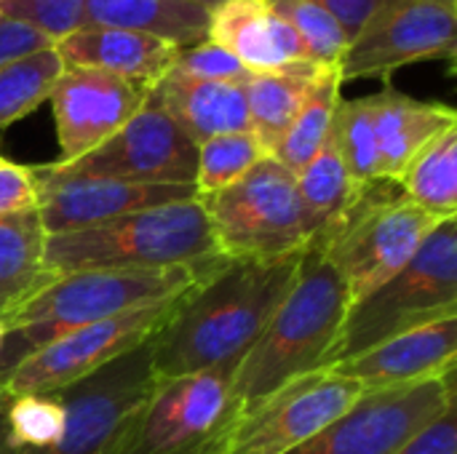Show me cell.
<instances>
[{
  "mask_svg": "<svg viewBox=\"0 0 457 454\" xmlns=\"http://www.w3.org/2000/svg\"><path fill=\"white\" fill-rule=\"evenodd\" d=\"M305 252L278 260H225L190 289L150 343L155 380L233 375L292 292Z\"/></svg>",
  "mask_w": 457,
  "mask_h": 454,
  "instance_id": "6da1fadb",
  "label": "cell"
},
{
  "mask_svg": "<svg viewBox=\"0 0 457 454\" xmlns=\"http://www.w3.org/2000/svg\"><path fill=\"white\" fill-rule=\"evenodd\" d=\"M225 260L174 268L80 270L56 276L5 318L0 380L29 353L88 324H99L150 302H166L195 289Z\"/></svg>",
  "mask_w": 457,
  "mask_h": 454,
  "instance_id": "7a4b0ae2",
  "label": "cell"
},
{
  "mask_svg": "<svg viewBox=\"0 0 457 454\" xmlns=\"http://www.w3.org/2000/svg\"><path fill=\"white\" fill-rule=\"evenodd\" d=\"M348 310V289L313 241L303 257L292 292L252 351L233 369L230 393L238 417L292 380L327 369Z\"/></svg>",
  "mask_w": 457,
  "mask_h": 454,
  "instance_id": "3957f363",
  "label": "cell"
},
{
  "mask_svg": "<svg viewBox=\"0 0 457 454\" xmlns=\"http://www.w3.org/2000/svg\"><path fill=\"white\" fill-rule=\"evenodd\" d=\"M220 260L198 198L134 211L94 227L46 235L43 265L56 276L80 270L174 268Z\"/></svg>",
  "mask_w": 457,
  "mask_h": 454,
  "instance_id": "277c9868",
  "label": "cell"
},
{
  "mask_svg": "<svg viewBox=\"0 0 457 454\" xmlns=\"http://www.w3.org/2000/svg\"><path fill=\"white\" fill-rule=\"evenodd\" d=\"M439 222L445 219L404 198L399 185L375 182L359 193L316 244L340 273L351 305H356L402 273Z\"/></svg>",
  "mask_w": 457,
  "mask_h": 454,
  "instance_id": "5b68a950",
  "label": "cell"
},
{
  "mask_svg": "<svg viewBox=\"0 0 457 454\" xmlns=\"http://www.w3.org/2000/svg\"><path fill=\"white\" fill-rule=\"evenodd\" d=\"M457 318V222H439L410 265L351 305L329 367L396 334ZM327 367V369H329Z\"/></svg>",
  "mask_w": 457,
  "mask_h": 454,
  "instance_id": "8992f818",
  "label": "cell"
},
{
  "mask_svg": "<svg viewBox=\"0 0 457 454\" xmlns=\"http://www.w3.org/2000/svg\"><path fill=\"white\" fill-rule=\"evenodd\" d=\"M198 201L222 260H278L308 249L321 233L297 193V177L273 155Z\"/></svg>",
  "mask_w": 457,
  "mask_h": 454,
  "instance_id": "52a82bcc",
  "label": "cell"
},
{
  "mask_svg": "<svg viewBox=\"0 0 457 454\" xmlns=\"http://www.w3.org/2000/svg\"><path fill=\"white\" fill-rule=\"evenodd\" d=\"M230 372L155 380L107 454H214L238 423Z\"/></svg>",
  "mask_w": 457,
  "mask_h": 454,
  "instance_id": "ba28073f",
  "label": "cell"
},
{
  "mask_svg": "<svg viewBox=\"0 0 457 454\" xmlns=\"http://www.w3.org/2000/svg\"><path fill=\"white\" fill-rule=\"evenodd\" d=\"M185 297V294H182ZM166 302H150L142 308H134L129 313H120L115 318L80 326L75 332H67L64 337L43 345L40 351L21 359L3 380L0 385L11 399L16 396H54L102 367L112 364L115 359L142 348L150 343L177 313L179 300Z\"/></svg>",
  "mask_w": 457,
  "mask_h": 454,
  "instance_id": "9c48e42d",
  "label": "cell"
},
{
  "mask_svg": "<svg viewBox=\"0 0 457 454\" xmlns=\"http://www.w3.org/2000/svg\"><path fill=\"white\" fill-rule=\"evenodd\" d=\"M455 404V372L436 380L367 391L351 409L289 454H399Z\"/></svg>",
  "mask_w": 457,
  "mask_h": 454,
  "instance_id": "30bf717a",
  "label": "cell"
},
{
  "mask_svg": "<svg viewBox=\"0 0 457 454\" xmlns=\"http://www.w3.org/2000/svg\"><path fill=\"white\" fill-rule=\"evenodd\" d=\"M457 0H388L351 37L337 62L340 80L388 78L415 62H455Z\"/></svg>",
  "mask_w": 457,
  "mask_h": 454,
  "instance_id": "8fae6325",
  "label": "cell"
},
{
  "mask_svg": "<svg viewBox=\"0 0 457 454\" xmlns=\"http://www.w3.org/2000/svg\"><path fill=\"white\" fill-rule=\"evenodd\" d=\"M364 393L359 383L332 369L311 372L241 415L214 454H289L351 409Z\"/></svg>",
  "mask_w": 457,
  "mask_h": 454,
  "instance_id": "7c38bea8",
  "label": "cell"
},
{
  "mask_svg": "<svg viewBox=\"0 0 457 454\" xmlns=\"http://www.w3.org/2000/svg\"><path fill=\"white\" fill-rule=\"evenodd\" d=\"M153 343V340H150ZM115 359L91 377L54 393L64 407V433L46 450H19L16 454H107L129 417L150 393L153 345Z\"/></svg>",
  "mask_w": 457,
  "mask_h": 454,
  "instance_id": "4fadbf2b",
  "label": "cell"
},
{
  "mask_svg": "<svg viewBox=\"0 0 457 454\" xmlns=\"http://www.w3.org/2000/svg\"><path fill=\"white\" fill-rule=\"evenodd\" d=\"M62 174L150 185H195L198 144L153 102L107 142L70 163H51Z\"/></svg>",
  "mask_w": 457,
  "mask_h": 454,
  "instance_id": "5bb4252c",
  "label": "cell"
},
{
  "mask_svg": "<svg viewBox=\"0 0 457 454\" xmlns=\"http://www.w3.org/2000/svg\"><path fill=\"white\" fill-rule=\"evenodd\" d=\"M37 187V219L46 235L94 227L134 211L198 198L195 185H150L102 177H72L51 163L29 166Z\"/></svg>",
  "mask_w": 457,
  "mask_h": 454,
  "instance_id": "9a60e30c",
  "label": "cell"
},
{
  "mask_svg": "<svg viewBox=\"0 0 457 454\" xmlns=\"http://www.w3.org/2000/svg\"><path fill=\"white\" fill-rule=\"evenodd\" d=\"M59 163L83 158L120 131L145 104L147 94L91 67H64L51 88Z\"/></svg>",
  "mask_w": 457,
  "mask_h": 454,
  "instance_id": "2e32d148",
  "label": "cell"
},
{
  "mask_svg": "<svg viewBox=\"0 0 457 454\" xmlns=\"http://www.w3.org/2000/svg\"><path fill=\"white\" fill-rule=\"evenodd\" d=\"M457 367V318L396 334L353 359L329 367L364 391L410 385L453 375Z\"/></svg>",
  "mask_w": 457,
  "mask_h": 454,
  "instance_id": "e0dca14e",
  "label": "cell"
},
{
  "mask_svg": "<svg viewBox=\"0 0 457 454\" xmlns=\"http://www.w3.org/2000/svg\"><path fill=\"white\" fill-rule=\"evenodd\" d=\"M56 54L64 67L104 70L150 94L174 70L179 48L145 32L83 24L56 43Z\"/></svg>",
  "mask_w": 457,
  "mask_h": 454,
  "instance_id": "ac0fdd59",
  "label": "cell"
},
{
  "mask_svg": "<svg viewBox=\"0 0 457 454\" xmlns=\"http://www.w3.org/2000/svg\"><path fill=\"white\" fill-rule=\"evenodd\" d=\"M206 40L230 51L252 72H278L311 62L297 32L270 11L268 0H222L209 13Z\"/></svg>",
  "mask_w": 457,
  "mask_h": 454,
  "instance_id": "d6986e66",
  "label": "cell"
},
{
  "mask_svg": "<svg viewBox=\"0 0 457 454\" xmlns=\"http://www.w3.org/2000/svg\"><path fill=\"white\" fill-rule=\"evenodd\" d=\"M380 182L399 185L412 158L439 134L457 126V112L442 102H420L391 86L372 94Z\"/></svg>",
  "mask_w": 457,
  "mask_h": 454,
  "instance_id": "ffe728a7",
  "label": "cell"
},
{
  "mask_svg": "<svg viewBox=\"0 0 457 454\" xmlns=\"http://www.w3.org/2000/svg\"><path fill=\"white\" fill-rule=\"evenodd\" d=\"M147 102L161 107L195 144L220 134L249 131L244 86L201 80L171 70L147 94Z\"/></svg>",
  "mask_w": 457,
  "mask_h": 454,
  "instance_id": "44dd1931",
  "label": "cell"
},
{
  "mask_svg": "<svg viewBox=\"0 0 457 454\" xmlns=\"http://www.w3.org/2000/svg\"><path fill=\"white\" fill-rule=\"evenodd\" d=\"M327 70L329 67H319L313 62H297L278 72H257L244 83L249 131L265 155L276 153L308 94Z\"/></svg>",
  "mask_w": 457,
  "mask_h": 454,
  "instance_id": "7402d4cb",
  "label": "cell"
},
{
  "mask_svg": "<svg viewBox=\"0 0 457 454\" xmlns=\"http://www.w3.org/2000/svg\"><path fill=\"white\" fill-rule=\"evenodd\" d=\"M209 13L190 0H86V24L145 32L177 48L209 37Z\"/></svg>",
  "mask_w": 457,
  "mask_h": 454,
  "instance_id": "603a6c76",
  "label": "cell"
},
{
  "mask_svg": "<svg viewBox=\"0 0 457 454\" xmlns=\"http://www.w3.org/2000/svg\"><path fill=\"white\" fill-rule=\"evenodd\" d=\"M43 246L37 209L0 219V318L54 281L43 265Z\"/></svg>",
  "mask_w": 457,
  "mask_h": 454,
  "instance_id": "cb8c5ba5",
  "label": "cell"
},
{
  "mask_svg": "<svg viewBox=\"0 0 457 454\" xmlns=\"http://www.w3.org/2000/svg\"><path fill=\"white\" fill-rule=\"evenodd\" d=\"M399 190L436 219L457 217V126L428 142L399 179Z\"/></svg>",
  "mask_w": 457,
  "mask_h": 454,
  "instance_id": "d4e9b609",
  "label": "cell"
},
{
  "mask_svg": "<svg viewBox=\"0 0 457 454\" xmlns=\"http://www.w3.org/2000/svg\"><path fill=\"white\" fill-rule=\"evenodd\" d=\"M361 190L364 187H359L351 179L345 161L340 155L335 131L329 128V134H327L324 144L319 147V153L313 155V161L297 174V193H300L308 214L319 225V230L324 233L337 217H343V211L359 198Z\"/></svg>",
  "mask_w": 457,
  "mask_h": 454,
  "instance_id": "484cf974",
  "label": "cell"
},
{
  "mask_svg": "<svg viewBox=\"0 0 457 454\" xmlns=\"http://www.w3.org/2000/svg\"><path fill=\"white\" fill-rule=\"evenodd\" d=\"M340 88H343L340 72H337V67H329L319 78L313 91L308 94V99L300 107L295 123L289 126L287 136L276 147L273 158L281 166H287L295 177L313 161V155L324 144V139L332 128L337 104H340Z\"/></svg>",
  "mask_w": 457,
  "mask_h": 454,
  "instance_id": "4316f807",
  "label": "cell"
},
{
  "mask_svg": "<svg viewBox=\"0 0 457 454\" xmlns=\"http://www.w3.org/2000/svg\"><path fill=\"white\" fill-rule=\"evenodd\" d=\"M64 64L56 48L32 54L0 70V128L29 115L51 96Z\"/></svg>",
  "mask_w": 457,
  "mask_h": 454,
  "instance_id": "83f0119b",
  "label": "cell"
},
{
  "mask_svg": "<svg viewBox=\"0 0 457 454\" xmlns=\"http://www.w3.org/2000/svg\"><path fill=\"white\" fill-rule=\"evenodd\" d=\"M332 131L345 161L351 179L359 187H370L380 182L378 171V139H375V120H372V99H340Z\"/></svg>",
  "mask_w": 457,
  "mask_h": 454,
  "instance_id": "f1b7e54d",
  "label": "cell"
},
{
  "mask_svg": "<svg viewBox=\"0 0 457 454\" xmlns=\"http://www.w3.org/2000/svg\"><path fill=\"white\" fill-rule=\"evenodd\" d=\"M260 158H265L262 147L252 136V131L220 134L198 144V166H195V195H214L233 182H238Z\"/></svg>",
  "mask_w": 457,
  "mask_h": 454,
  "instance_id": "f546056e",
  "label": "cell"
},
{
  "mask_svg": "<svg viewBox=\"0 0 457 454\" xmlns=\"http://www.w3.org/2000/svg\"><path fill=\"white\" fill-rule=\"evenodd\" d=\"M268 5L297 32L313 64L337 67L343 51L348 48V35L332 13L311 0H268Z\"/></svg>",
  "mask_w": 457,
  "mask_h": 454,
  "instance_id": "4dcf8cb0",
  "label": "cell"
},
{
  "mask_svg": "<svg viewBox=\"0 0 457 454\" xmlns=\"http://www.w3.org/2000/svg\"><path fill=\"white\" fill-rule=\"evenodd\" d=\"M64 420L59 396H16L5 412L8 442L19 450H46L62 439Z\"/></svg>",
  "mask_w": 457,
  "mask_h": 454,
  "instance_id": "1f68e13d",
  "label": "cell"
},
{
  "mask_svg": "<svg viewBox=\"0 0 457 454\" xmlns=\"http://www.w3.org/2000/svg\"><path fill=\"white\" fill-rule=\"evenodd\" d=\"M0 16L19 19L59 43L86 24V0H0Z\"/></svg>",
  "mask_w": 457,
  "mask_h": 454,
  "instance_id": "d6a6232c",
  "label": "cell"
},
{
  "mask_svg": "<svg viewBox=\"0 0 457 454\" xmlns=\"http://www.w3.org/2000/svg\"><path fill=\"white\" fill-rule=\"evenodd\" d=\"M174 70L182 75H190V78L233 83V86H244L252 75H257L249 67H244L230 51H225L222 45H217L212 40H201L190 48H179Z\"/></svg>",
  "mask_w": 457,
  "mask_h": 454,
  "instance_id": "836d02e7",
  "label": "cell"
},
{
  "mask_svg": "<svg viewBox=\"0 0 457 454\" xmlns=\"http://www.w3.org/2000/svg\"><path fill=\"white\" fill-rule=\"evenodd\" d=\"M35 209H37V187H35L32 169L0 158V219Z\"/></svg>",
  "mask_w": 457,
  "mask_h": 454,
  "instance_id": "e575fe53",
  "label": "cell"
},
{
  "mask_svg": "<svg viewBox=\"0 0 457 454\" xmlns=\"http://www.w3.org/2000/svg\"><path fill=\"white\" fill-rule=\"evenodd\" d=\"M48 48H56L54 37H48L46 32H40L19 19L0 16V70L19 59L32 56V54L48 51Z\"/></svg>",
  "mask_w": 457,
  "mask_h": 454,
  "instance_id": "d590c367",
  "label": "cell"
},
{
  "mask_svg": "<svg viewBox=\"0 0 457 454\" xmlns=\"http://www.w3.org/2000/svg\"><path fill=\"white\" fill-rule=\"evenodd\" d=\"M455 407H450L442 417L426 425L399 454H457Z\"/></svg>",
  "mask_w": 457,
  "mask_h": 454,
  "instance_id": "8d00e7d4",
  "label": "cell"
},
{
  "mask_svg": "<svg viewBox=\"0 0 457 454\" xmlns=\"http://www.w3.org/2000/svg\"><path fill=\"white\" fill-rule=\"evenodd\" d=\"M316 5H321L327 13H332L337 19V24L343 27V32L351 37H356V32L372 19V13L378 8H383L388 0H311Z\"/></svg>",
  "mask_w": 457,
  "mask_h": 454,
  "instance_id": "74e56055",
  "label": "cell"
},
{
  "mask_svg": "<svg viewBox=\"0 0 457 454\" xmlns=\"http://www.w3.org/2000/svg\"><path fill=\"white\" fill-rule=\"evenodd\" d=\"M0 454H16V447L8 442V428H0Z\"/></svg>",
  "mask_w": 457,
  "mask_h": 454,
  "instance_id": "f35d334b",
  "label": "cell"
},
{
  "mask_svg": "<svg viewBox=\"0 0 457 454\" xmlns=\"http://www.w3.org/2000/svg\"><path fill=\"white\" fill-rule=\"evenodd\" d=\"M8 404H11V396L5 393V388L0 385V428L5 425V412H8Z\"/></svg>",
  "mask_w": 457,
  "mask_h": 454,
  "instance_id": "ab89813d",
  "label": "cell"
},
{
  "mask_svg": "<svg viewBox=\"0 0 457 454\" xmlns=\"http://www.w3.org/2000/svg\"><path fill=\"white\" fill-rule=\"evenodd\" d=\"M190 3H198V5H204V8H209V11H212V8H217L222 0H190Z\"/></svg>",
  "mask_w": 457,
  "mask_h": 454,
  "instance_id": "60d3db41",
  "label": "cell"
},
{
  "mask_svg": "<svg viewBox=\"0 0 457 454\" xmlns=\"http://www.w3.org/2000/svg\"><path fill=\"white\" fill-rule=\"evenodd\" d=\"M3 340H5V324L0 321V348H3Z\"/></svg>",
  "mask_w": 457,
  "mask_h": 454,
  "instance_id": "b9f144b4",
  "label": "cell"
}]
</instances>
